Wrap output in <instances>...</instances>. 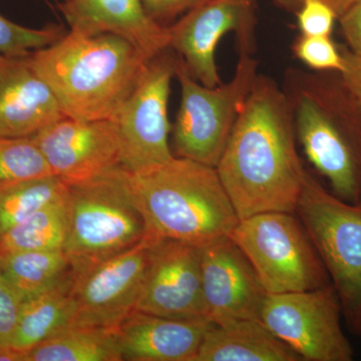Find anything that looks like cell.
<instances>
[{
	"label": "cell",
	"instance_id": "f546056e",
	"mask_svg": "<svg viewBox=\"0 0 361 361\" xmlns=\"http://www.w3.org/2000/svg\"><path fill=\"white\" fill-rule=\"evenodd\" d=\"M204 1L206 0H142V4L152 20L168 26Z\"/></svg>",
	"mask_w": 361,
	"mask_h": 361
},
{
	"label": "cell",
	"instance_id": "ac0fdd59",
	"mask_svg": "<svg viewBox=\"0 0 361 361\" xmlns=\"http://www.w3.org/2000/svg\"><path fill=\"white\" fill-rule=\"evenodd\" d=\"M59 9L71 32L118 35L151 59L169 49L168 26L152 20L142 0H63Z\"/></svg>",
	"mask_w": 361,
	"mask_h": 361
},
{
	"label": "cell",
	"instance_id": "d4e9b609",
	"mask_svg": "<svg viewBox=\"0 0 361 361\" xmlns=\"http://www.w3.org/2000/svg\"><path fill=\"white\" fill-rule=\"evenodd\" d=\"M52 175L32 135L0 137V188Z\"/></svg>",
	"mask_w": 361,
	"mask_h": 361
},
{
	"label": "cell",
	"instance_id": "2e32d148",
	"mask_svg": "<svg viewBox=\"0 0 361 361\" xmlns=\"http://www.w3.org/2000/svg\"><path fill=\"white\" fill-rule=\"evenodd\" d=\"M63 116L30 56L0 54V137H30Z\"/></svg>",
	"mask_w": 361,
	"mask_h": 361
},
{
	"label": "cell",
	"instance_id": "30bf717a",
	"mask_svg": "<svg viewBox=\"0 0 361 361\" xmlns=\"http://www.w3.org/2000/svg\"><path fill=\"white\" fill-rule=\"evenodd\" d=\"M176 54L168 49L149 61L114 118L122 146V166L139 173L172 160L168 106Z\"/></svg>",
	"mask_w": 361,
	"mask_h": 361
},
{
	"label": "cell",
	"instance_id": "83f0119b",
	"mask_svg": "<svg viewBox=\"0 0 361 361\" xmlns=\"http://www.w3.org/2000/svg\"><path fill=\"white\" fill-rule=\"evenodd\" d=\"M300 35L330 37L337 18L334 9L323 0H300L295 13Z\"/></svg>",
	"mask_w": 361,
	"mask_h": 361
},
{
	"label": "cell",
	"instance_id": "cb8c5ba5",
	"mask_svg": "<svg viewBox=\"0 0 361 361\" xmlns=\"http://www.w3.org/2000/svg\"><path fill=\"white\" fill-rule=\"evenodd\" d=\"M68 192V185L54 175L0 188V238Z\"/></svg>",
	"mask_w": 361,
	"mask_h": 361
},
{
	"label": "cell",
	"instance_id": "6da1fadb",
	"mask_svg": "<svg viewBox=\"0 0 361 361\" xmlns=\"http://www.w3.org/2000/svg\"><path fill=\"white\" fill-rule=\"evenodd\" d=\"M216 170L240 220L295 214L307 171L288 99L272 78L258 75Z\"/></svg>",
	"mask_w": 361,
	"mask_h": 361
},
{
	"label": "cell",
	"instance_id": "484cf974",
	"mask_svg": "<svg viewBox=\"0 0 361 361\" xmlns=\"http://www.w3.org/2000/svg\"><path fill=\"white\" fill-rule=\"evenodd\" d=\"M66 28L49 25L42 28L25 27L0 14V54L26 56L44 49L66 35Z\"/></svg>",
	"mask_w": 361,
	"mask_h": 361
},
{
	"label": "cell",
	"instance_id": "8d00e7d4",
	"mask_svg": "<svg viewBox=\"0 0 361 361\" xmlns=\"http://www.w3.org/2000/svg\"><path fill=\"white\" fill-rule=\"evenodd\" d=\"M361 204V203H360Z\"/></svg>",
	"mask_w": 361,
	"mask_h": 361
},
{
	"label": "cell",
	"instance_id": "e575fe53",
	"mask_svg": "<svg viewBox=\"0 0 361 361\" xmlns=\"http://www.w3.org/2000/svg\"><path fill=\"white\" fill-rule=\"evenodd\" d=\"M2 273V258L0 257V275H1Z\"/></svg>",
	"mask_w": 361,
	"mask_h": 361
},
{
	"label": "cell",
	"instance_id": "d6a6232c",
	"mask_svg": "<svg viewBox=\"0 0 361 361\" xmlns=\"http://www.w3.org/2000/svg\"><path fill=\"white\" fill-rule=\"evenodd\" d=\"M272 1L282 11L294 14L300 6V0H272ZM323 1L329 4L336 13L337 18H339L357 0H323Z\"/></svg>",
	"mask_w": 361,
	"mask_h": 361
},
{
	"label": "cell",
	"instance_id": "603a6c76",
	"mask_svg": "<svg viewBox=\"0 0 361 361\" xmlns=\"http://www.w3.org/2000/svg\"><path fill=\"white\" fill-rule=\"evenodd\" d=\"M68 235L66 195L6 233L0 238V257L23 251L65 250Z\"/></svg>",
	"mask_w": 361,
	"mask_h": 361
},
{
	"label": "cell",
	"instance_id": "7a4b0ae2",
	"mask_svg": "<svg viewBox=\"0 0 361 361\" xmlns=\"http://www.w3.org/2000/svg\"><path fill=\"white\" fill-rule=\"evenodd\" d=\"M151 59L110 33L66 32L30 54L65 116L82 121L114 120Z\"/></svg>",
	"mask_w": 361,
	"mask_h": 361
},
{
	"label": "cell",
	"instance_id": "8992f818",
	"mask_svg": "<svg viewBox=\"0 0 361 361\" xmlns=\"http://www.w3.org/2000/svg\"><path fill=\"white\" fill-rule=\"evenodd\" d=\"M258 75V61L240 52L231 80L209 87L195 80L176 56L175 78L180 87L173 129L177 157L216 168Z\"/></svg>",
	"mask_w": 361,
	"mask_h": 361
},
{
	"label": "cell",
	"instance_id": "3957f363",
	"mask_svg": "<svg viewBox=\"0 0 361 361\" xmlns=\"http://www.w3.org/2000/svg\"><path fill=\"white\" fill-rule=\"evenodd\" d=\"M289 68L283 90L297 140L332 193L361 203V106L341 73Z\"/></svg>",
	"mask_w": 361,
	"mask_h": 361
},
{
	"label": "cell",
	"instance_id": "1f68e13d",
	"mask_svg": "<svg viewBox=\"0 0 361 361\" xmlns=\"http://www.w3.org/2000/svg\"><path fill=\"white\" fill-rule=\"evenodd\" d=\"M339 49L343 61V68L339 73L342 82L361 106V56H356L348 47Z\"/></svg>",
	"mask_w": 361,
	"mask_h": 361
},
{
	"label": "cell",
	"instance_id": "4dcf8cb0",
	"mask_svg": "<svg viewBox=\"0 0 361 361\" xmlns=\"http://www.w3.org/2000/svg\"><path fill=\"white\" fill-rule=\"evenodd\" d=\"M342 32L348 42V49L361 56V0L355 2L338 18Z\"/></svg>",
	"mask_w": 361,
	"mask_h": 361
},
{
	"label": "cell",
	"instance_id": "ba28073f",
	"mask_svg": "<svg viewBox=\"0 0 361 361\" xmlns=\"http://www.w3.org/2000/svg\"><path fill=\"white\" fill-rule=\"evenodd\" d=\"M295 214L337 292L342 312L357 334L361 322V204L342 200L307 172Z\"/></svg>",
	"mask_w": 361,
	"mask_h": 361
},
{
	"label": "cell",
	"instance_id": "4316f807",
	"mask_svg": "<svg viewBox=\"0 0 361 361\" xmlns=\"http://www.w3.org/2000/svg\"><path fill=\"white\" fill-rule=\"evenodd\" d=\"M292 52L304 66L315 71L341 73L343 68L341 49L330 37L300 35L292 44Z\"/></svg>",
	"mask_w": 361,
	"mask_h": 361
},
{
	"label": "cell",
	"instance_id": "9c48e42d",
	"mask_svg": "<svg viewBox=\"0 0 361 361\" xmlns=\"http://www.w3.org/2000/svg\"><path fill=\"white\" fill-rule=\"evenodd\" d=\"M342 306L334 285L268 294L259 320L305 361H351L353 345L342 329Z\"/></svg>",
	"mask_w": 361,
	"mask_h": 361
},
{
	"label": "cell",
	"instance_id": "8fae6325",
	"mask_svg": "<svg viewBox=\"0 0 361 361\" xmlns=\"http://www.w3.org/2000/svg\"><path fill=\"white\" fill-rule=\"evenodd\" d=\"M257 0H206L168 25L169 49L182 59L190 75L206 87L222 84L215 52L229 32L236 35L238 52L255 49Z\"/></svg>",
	"mask_w": 361,
	"mask_h": 361
},
{
	"label": "cell",
	"instance_id": "44dd1931",
	"mask_svg": "<svg viewBox=\"0 0 361 361\" xmlns=\"http://www.w3.org/2000/svg\"><path fill=\"white\" fill-rule=\"evenodd\" d=\"M25 361H123L116 327L73 324L28 351Z\"/></svg>",
	"mask_w": 361,
	"mask_h": 361
},
{
	"label": "cell",
	"instance_id": "52a82bcc",
	"mask_svg": "<svg viewBox=\"0 0 361 361\" xmlns=\"http://www.w3.org/2000/svg\"><path fill=\"white\" fill-rule=\"evenodd\" d=\"M229 238L248 259L268 294L313 290L331 284L296 214H255L239 220Z\"/></svg>",
	"mask_w": 361,
	"mask_h": 361
},
{
	"label": "cell",
	"instance_id": "f1b7e54d",
	"mask_svg": "<svg viewBox=\"0 0 361 361\" xmlns=\"http://www.w3.org/2000/svg\"><path fill=\"white\" fill-rule=\"evenodd\" d=\"M23 297L0 275V346L8 345L20 317Z\"/></svg>",
	"mask_w": 361,
	"mask_h": 361
},
{
	"label": "cell",
	"instance_id": "4fadbf2b",
	"mask_svg": "<svg viewBox=\"0 0 361 361\" xmlns=\"http://www.w3.org/2000/svg\"><path fill=\"white\" fill-rule=\"evenodd\" d=\"M135 310L166 317L208 319L202 289V248L153 237Z\"/></svg>",
	"mask_w": 361,
	"mask_h": 361
},
{
	"label": "cell",
	"instance_id": "7c38bea8",
	"mask_svg": "<svg viewBox=\"0 0 361 361\" xmlns=\"http://www.w3.org/2000/svg\"><path fill=\"white\" fill-rule=\"evenodd\" d=\"M152 241L153 237H147L122 253L73 271L77 315L73 324L118 327L135 310Z\"/></svg>",
	"mask_w": 361,
	"mask_h": 361
},
{
	"label": "cell",
	"instance_id": "e0dca14e",
	"mask_svg": "<svg viewBox=\"0 0 361 361\" xmlns=\"http://www.w3.org/2000/svg\"><path fill=\"white\" fill-rule=\"evenodd\" d=\"M208 319H185L135 310L116 327L126 361H195Z\"/></svg>",
	"mask_w": 361,
	"mask_h": 361
},
{
	"label": "cell",
	"instance_id": "277c9868",
	"mask_svg": "<svg viewBox=\"0 0 361 361\" xmlns=\"http://www.w3.org/2000/svg\"><path fill=\"white\" fill-rule=\"evenodd\" d=\"M129 182L154 238L203 248L229 237L238 224L234 205L211 166L175 156L142 172H129Z\"/></svg>",
	"mask_w": 361,
	"mask_h": 361
},
{
	"label": "cell",
	"instance_id": "ffe728a7",
	"mask_svg": "<svg viewBox=\"0 0 361 361\" xmlns=\"http://www.w3.org/2000/svg\"><path fill=\"white\" fill-rule=\"evenodd\" d=\"M73 283V273L52 288L23 299L9 345L28 353L73 324L77 315Z\"/></svg>",
	"mask_w": 361,
	"mask_h": 361
},
{
	"label": "cell",
	"instance_id": "5b68a950",
	"mask_svg": "<svg viewBox=\"0 0 361 361\" xmlns=\"http://www.w3.org/2000/svg\"><path fill=\"white\" fill-rule=\"evenodd\" d=\"M65 251L75 272L122 253L149 237L125 168L68 185Z\"/></svg>",
	"mask_w": 361,
	"mask_h": 361
},
{
	"label": "cell",
	"instance_id": "836d02e7",
	"mask_svg": "<svg viewBox=\"0 0 361 361\" xmlns=\"http://www.w3.org/2000/svg\"><path fill=\"white\" fill-rule=\"evenodd\" d=\"M26 351L11 345L0 346V361H25Z\"/></svg>",
	"mask_w": 361,
	"mask_h": 361
},
{
	"label": "cell",
	"instance_id": "9a60e30c",
	"mask_svg": "<svg viewBox=\"0 0 361 361\" xmlns=\"http://www.w3.org/2000/svg\"><path fill=\"white\" fill-rule=\"evenodd\" d=\"M202 289L213 324L259 319L267 292L248 259L229 237L202 248Z\"/></svg>",
	"mask_w": 361,
	"mask_h": 361
},
{
	"label": "cell",
	"instance_id": "5bb4252c",
	"mask_svg": "<svg viewBox=\"0 0 361 361\" xmlns=\"http://www.w3.org/2000/svg\"><path fill=\"white\" fill-rule=\"evenodd\" d=\"M32 137L52 174L66 185L122 166L120 134L114 120L82 121L66 116Z\"/></svg>",
	"mask_w": 361,
	"mask_h": 361
},
{
	"label": "cell",
	"instance_id": "7402d4cb",
	"mask_svg": "<svg viewBox=\"0 0 361 361\" xmlns=\"http://www.w3.org/2000/svg\"><path fill=\"white\" fill-rule=\"evenodd\" d=\"M73 273L65 250L23 251L2 257V275L23 299L52 288Z\"/></svg>",
	"mask_w": 361,
	"mask_h": 361
},
{
	"label": "cell",
	"instance_id": "d6986e66",
	"mask_svg": "<svg viewBox=\"0 0 361 361\" xmlns=\"http://www.w3.org/2000/svg\"><path fill=\"white\" fill-rule=\"evenodd\" d=\"M195 361H303L259 319L230 320L207 330Z\"/></svg>",
	"mask_w": 361,
	"mask_h": 361
},
{
	"label": "cell",
	"instance_id": "d590c367",
	"mask_svg": "<svg viewBox=\"0 0 361 361\" xmlns=\"http://www.w3.org/2000/svg\"><path fill=\"white\" fill-rule=\"evenodd\" d=\"M357 334H360V336H361V322H360V327H358Z\"/></svg>",
	"mask_w": 361,
	"mask_h": 361
}]
</instances>
